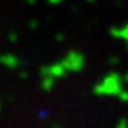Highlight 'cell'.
<instances>
[{
  "label": "cell",
  "instance_id": "2",
  "mask_svg": "<svg viewBox=\"0 0 128 128\" xmlns=\"http://www.w3.org/2000/svg\"><path fill=\"white\" fill-rule=\"evenodd\" d=\"M63 64L66 67V70H68V71H78L84 66V58L80 54H71L66 58V61Z\"/></svg>",
  "mask_w": 128,
  "mask_h": 128
},
{
  "label": "cell",
  "instance_id": "6",
  "mask_svg": "<svg viewBox=\"0 0 128 128\" xmlns=\"http://www.w3.org/2000/svg\"><path fill=\"white\" fill-rule=\"evenodd\" d=\"M124 80H125V81L128 82V73H127V76H125V77H124Z\"/></svg>",
  "mask_w": 128,
  "mask_h": 128
},
{
  "label": "cell",
  "instance_id": "5",
  "mask_svg": "<svg viewBox=\"0 0 128 128\" xmlns=\"http://www.w3.org/2000/svg\"><path fill=\"white\" fill-rule=\"evenodd\" d=\"M115 128H128V120L127 118L118 120V122L115 124Z\"/></svg>",
  "mask_w": 128,
  "mask_h": 128
},
{
  "label": "cell",
  "instance_id": "3",
  "mask_svg": "<svg viewBox=\"0 0 128 128\" xmlns=\"http://www.w3.org/2000/svg\"><path fill=\"white\" fill-rule=\"evenodd\" d=\"M115 34H117L118 37H121V38H124V40L128 43V24H127L124 28H121L118 33H115Z\"/></svg>",
  "mask_w": 128,
  "mask_h": 128
},
{
  "label": "cell",
  "instance_id": "4",
  "mask_svg": "<svg viewBox=\"0 0 128 128\" xmlns=\"http://www.w3.org/2000/svg\"><path fill=\"white\" fill-rule=\"evenodd\" d=\"M117 97H118V100H121L122 102H128V91H127V90H124V88H122L121 92H120Z\"/></svg>",
  "mask_w": 128,
  "mask_h": 128
},
{
  "label": "cell",
  "instance_id": "7",
  "mask_svg": "<svg viewBox=\"0 0 128 128\" xmlns=\"http://www.w3.org/2000/svg\"><path fill=\"white\" fill-rule=\"evenodd\" d=\"M57 128H58V127H57Z\"/></svg>",
  "mask_w": 128,
  "mask_h": 128
},
{
  "label": "cell",
  "instance_id": "1",
  "mask_svg": "<svg viewBox=\"0 0 128 128\" xmlns=\"http://www.w3.org/2000/svg\"><path fill=\"white\" fill-rule=\"evenodd\" d=\"M122 90V81L118 74H108L94 87V92L98 96H118Z\"/></svg>",
  "mask_w": 128,
  "mask_h": 128
}]
</instances>
